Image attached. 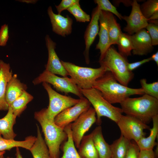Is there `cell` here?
Returning <instances> with one entry per match:
<instances>
[{"mask_svg": "<svg viewBox=\"0 0 158 158\" xmlns=\"http://www.w3.org/2000/svg\"><path fill=\"white\" fill-rule=\"evenodd\" d=\"M92 87L99 91L103 97L111 104H120L132 95L144 94L141 88H131L120 84L109 71L98 79Z\"/></svg>", "mask_w": 158, "mask_h": 158, "instance_id": "obj_1", "label": "cell"}, {"mask_svg": "<svg viewBox=\"0 0 158 158\" xmlns=\"http://www.w3.org/2000/svg\"><path fill=\"white\" fill-rule=\"evenodd\" d=\"M123 113L147 124L158 115V99L146 94L128 97L120 104Z\"/></svg>", "mask_w": 158, "mask_h": 158, "instance_id": "obj_2", "label": "cell"}, {"mask_svg": "<svg viewBox=\"0 0 158 158\" xmlns=\"http://www.w3.org/2000/svg\"><path fill=\"white\" fill-rule=\"evenodd\" d=\"M34 117L41 127L50 158H59L61 145L67 138L64 129L48 119L42 110L35 112Z\"/></svg>", "mask_w": 158, "mask_h": 158, "instance_id": "obj_3", "label": "cell"}, {"mask_svg": "<svg viewBox=\"0 0 158 158\" xmlns=\"http://www.w3.org/2000/svg\"><path fill=\"white\" fill-rule=\"evenodd\" d=\"M99 62L100 66L107 68L116 80L123 85L128 86L134 77L133 73L128 69V62L126 57L111 46L99 59Z\"/></svg>", "mask_w": 158, "mask_h": 158, "instance_id": "obj_4", "label": "cell"}, {"mask_svg": "<svg viewBox=\"0 0 158 158\" xmlns=\"http://www.w3.org/2000/svg\"><path fill=\"white\" fill-rule=\"evenodd\" d=\"M80 90L96 112L97 116L96 123L97 125L101 124L102 116L107 117L117 123L123 113L121 108L112 105L103 97L99 91L95 88L80 89Z\"/></svg>", "mask_w": 158, "mask_h": 158, "instance_id": "obj_5", "label": "cell"}, {"mask_svg": "<svg viewBox=\"0 0 158 158\" xmlns=\"http://www.w3.org/2000/svg\"><path fill=\"white\" fill-rule=\"evenodd\" d=\"M68 75L81 89L92 88L96 80L109 70L102 66L97 68L83 67L72 63L61 60Z\"/></svg>", "mask_w": 158, "mask_h": 158, "instance_id": "obj_6", "label": "cell"}, {"mask_svg": "<svg viewBox=\"0 0 158 158\" xmlns=\"http://www.w3.org/2000/svg\"><path fill=\"white\" fill-rule=\"evenodd\" d=\"M42 85L47 92L49 104L47 108L42 109L47 118L54 121L56 116L65 109L73 106L79 101L69 96L61 95L54 90L49 84L43 82Z\"/></svg>", "mask_w": 158, "mask_h": 158, "instance_id": "obj_7", "label": "cell"}, {"mask_svg": "<svg viewBox=\"0 0 158 158\" xmlns=\"http://www.w3.org/2000/svg\"><path fill=\"white\" fill-rule=\"evenodd\" d=\"M34 85L43 82L51 84L56 90L66 94L73 93L80 98L83 96L80 88L73 80L67 77H60L46 70L32 81Z\"/></svg>", "mask_w": 158, "mask_h": 158, "instance_id": "obj_8", "label": "cell"}, {"mask_svg": "<svg viewBox=\"0 0 158 158\" xmlns=\"http://www.w3.org/2000/svg\"><path fill=\"white\" fill-rule=\"evenodd\" d=\"M121 135L130 141L137 142L140 139L145 137V129L150 130V127L139 119L130 116L123 115L116 123Z\"/></svg>", "mask_w": 158, "mask_h": 158, "instance_id": "obj_9", "label": "cell"}, {"mask_svg": "<svg viewBox=\"0 0 158 158\" xmlns=\"http://www.w3.org/2000/svg\"><path fill=\"white\" fill-rule=\"evenodd\" d=\"M96 113L92 107L82 113L74 122L71 123V135L75 147L78 148L85 134L96 122Z\"/></svg>", "mask_w": 158, "mask_h": 158, "instance_id": "obj_10", "label": "cell"}, {"mask_svg": "<svg viewBox=\"0 0 158 158\" xmlns=\"http://www.w3.org/2000/svg\"><path fill=\"white\" fill-rule=\"evenodd\" d=\"M79 99L75 105L65 109L56 116L54 122L57 126L64 129L90 107L91 104L87 98L83 97Z\"/></svg>", "mask_w": 158, "mask_h": 158, "instance_id": "obj_11", "label": "cell"}, {"mask_svg": "<svg viewBox=\"0 0 158 158\" xmlns=\"http://www.w3.org/2000/svg\"><path fill=\"white\" fill-rule=\"evenodd\" d=\"M140 5L136 0H133L132 10L128 16H123V19L127 23L123 30L128 34L132 35L140 30L145 28L148 24V20L142 13Z\"/></svg>", "mask_w": 158, "mask_h": 158, "instance_id": "obj_12", "label": "cell"}, {"mask_svg": "<svg viewBox=\"0 0 158 158\" xmlns=\"http://www.w3.org/2000/svg\"><path fill=\"white\" fill-rule=\"evenodd\" d=\"M46 46L48 51V60L45 70L63 77H67L68 73L62 64L55 50L56 44L48 35L45 36Z\"/></svg>", "mask_w": 158, "mask_h": 158, "instance_id": "obj_13", "label": "cell"}, {"mask_svg": "<svg viewBox=\"0 0 158 158\" xmlns=\"http://www.w3.org/2000/svg\"><path fill=\"white\" fill-rule=\"evenodd\" d=\"M100 11L98 6L93 9L90 22L87 27L84 35L85 47L84 54L86 63L87 64L90 63L89 51L90 47L98 34L99 30V19Z\"/></svg>", "mask_w": 158, "mask_h": 158, "instance_id": "obj_14", "label": "cell"}, {"mask_svg": "<svg viewBox=\"0 0 158 158\" xmlns=\"http://www.w3.org/2000/svg\"><path fill=\"white\" fill-rule=\"evenodd\" d=\"M133 45L132 53L134 55H146L150 52L153 47L151 37L145 28L131 35Z\"/></svg>", "mask_w": 158, "mask_h": 158, "instance_id": "obj_15", "label": "cell"}, {"mask_svg": "<svg viewBox=\"0 0 158 158\" xmlns=\"http://www.w3.org/2000/svg\"><path fill=\"white\" fill-rule=\"evenodd\" d=\"M47 13L50 19L53 32L63 37L71 33L73 21L68 15L65 17L61 14L55 13L50 6L48 8Z\"/></svg>", "mask_w": 158, "mask_h": 158, "instance_id": "obj_16", "label": "cell"}, {"mask_svg": "<svg viewBox=\"0 0 158 158\" xmlns=\"http://www.w3.org/2000/svg\"><path fill=\"white\" fill-rule=\"evenodd\" d=\"M99 21L100 23V29L98 33L99 40L96 45V49L100 51L99 59H100L110 46L108 27L107 11H100Z\"/></svg>", "mask_w": 158, "mask_h": 158, "instance_id": "obj_17", "label": "cell"}, {"mask_svg": "<svg viewBox=\"0 0 158 158\" xmlns=\"http://www.w3.org/2000/svg\"><path fill=\"white\" fill-rule=\"evenodd\" d=\"M13 75L9 64L0 59V111H8L9 107L5 93L8 83Z\"/></svg>", "mask_w": 158, "mask_h": 158, "instance_id": "obj_18", "label": "cell"}, {"mask_svg": "<svg viewBox=\"0 0 158 158\" xmlns=\"http://www.w3.org/2000/svg\"><path fill=\"white\" fill-rule=\"evenodd\" d=\"M27 88V85L18 78L16 74L13 75L8 83L5 93L6 100L9 106L26 91Z\"/></svg>", "mask_w": 158, "mask_h": 158, "instance_id": "obj_19", "label": "cell"}, {"mask_svg": "<svg viewBox=\"0 0 158 158\" xmlns=\"http://www.w3.org/2000/svg\"><path fill=\"white\" fill-rule=\"evenodd\" d=\"M99 158H111L110 145L105 140L100 126L97 127L91 133Z\"/></svg>", "mask_w": 158, "mask_h": 158, "instance_id": "obj_20", "label": "cell"}, {"mask_svg": "<svg viewBox=\"0 0 158 158\" xmlns=\"http://www.w3.org/2000/svg\"><path fill=\"white\" fill-rule=\"evenodd\" d=\"M17 117L13 114L12 109L9 107L6 115L0 119V134L7 139L14 140L16 136L13 130Z\"/></svg>", "mask_w": 158, "mask_h": 158, "instance_id": "obj_21", "label": "cell"}, {"mask_svg": "<svg viewBox=\"0 0 158 158\" xmlns=\"http://www.w3.org/2000/svg\"><path fill=\"white\" fill-rule=\"evenodd\" d=\"M36 139L35 136L30 135L22 141L4 138L0 134V152L10 150L14 147H21L29 150Z\"/></svg>", "mask_w": 158, "mask_h": 158, "instance_id": "obj_22", "label": "cell"}, {"mask_svg": "<svg viewBox=\"0 0 158 158\" xmlns=\"http://www.w3.org/2000/svg\"><path fill=\"white\" fill-rule=\"evenodd\" d=\"M152 127L150 128V133L147 137L140 139L136 142L140 150H152L157 144L155 140L158 134V115L152 118Z\"/></svg>", "mask_w": 158, "mask_h": 158, "instance_id": "obj_23", "label": "cell"}, {"mask_svg": "<svg viewBox=\"0 0 158 158\" xmlns=\"http://www.w3.org/2000/svg\"><path fill=\"white\" fill-rule=\"evenodd\" d=\"M78 149L81 158H99L91 133L83 136Z\"/></svg>", "mask_w": 158, "mask_h": 158, "instance_id": "obj_24", "label": "cell"}, {"mask_svg": "<svg viewBox=\"0 0 158 158\" xmlns=\"http://www.w3.org/2000/svg\"><path fill=\"white\" fill-rule=\"evenodd\" d=\"M37 136L29 150L33 158H50L49 150L42 136L39 127L37 124Z\"/></svg>", "mask_w": 158, "mask_h": 158, "instance_id": "obj_25", "label": "cell"}, {"mask_svg": "<svg viewBox=\"0 0 158 158\" xmlns=\"http://www.w3.org/2000/svg\"><path fill=\"white\" fill-rule=\"evenodd\" d=\"M64 130L67 135V138L61 146L63 154L60 158H81L76 150L72 136L71 123L66 126Z\"/></svg>", "mask_w": 158, "mask_h": 158, "instance_id": "obj_26", "label": "cell"}, {"mask_svg": "<svg viewBox=\"0 0 158 158\" xmlns=\"http://www.w3.org/2000/svg\"><path fill=\"white\" fill-rule=\"evenodd\" d=\"M131 143L130 141L121 135L110 145L111 158H125Z\"/></svg>", "mask_w": 158, "mask_h": 158, "instance_id": "obj_27", "label": "cell"}, {"mask_svg": "<svg viewBox=\"0 0 158 158\" xmlns=\"http://www.w3.org/2000/svg\"><path fill=\"white\" fill-rule=\"evenodd\" d=\"M107 23L110 46L117 44L122 32L120 24L117 23L112 13L107 12Z\"/></svg>", "mask_w": 158, "mask_h": 158, "instance_id": "obj_28", "label": "cell"}, {"mask_svg": "<svg viewBox=\"0 0 158 158\" xmlns=\"http://www.w3.org/2000/svg\"><path fill=\"white\" fill-rule=\"evenodd\" d=\"M33 97L26 91L15 100L10 107L13 113L16 117H19L26 109L27 105L33 99Z\"/></svg>", "mask_w": 158, "mask_h": 158, "instance_id": "obj_29", "label": "cell"}, {"mask_svg": "<svg viewBox=\"0 0 158 158\" xmlns=\"http://www.w3.org/2000/svg\"><path fill=\"white\" fill-rule=\"evenodd\" d=\"M119 53L126 57L131 55L133 45L131 35L122 32L118 39V44Z\"/></svg>", "mask_w": 158, "mask_h": 158, "instance_id": "obj_30", "label": "cell"}, {"mask_svg": "<svg viewBox=\"0 0 158 158\" xmlns=\"http://www.w3.org/2000/svg\"><path fill=\"white\" fill-rule=\"evenodd\" d=\"M140 8L143 15L148 20L154 15L158 13V1L148 0L140 6Z\"/></svg>", "mask_w": 158, "mask_h": 158, "instance_id": "obj_31", "label": "cell"}, {"mask_svg": "<svg viewBox=\"0 0 158 158\" xmlns=\"http://www.w3.org/2000/svg\"><path fill=\"white\" fill-rule=\"evenodd\" d=\"M67 10L73 15L77 22L85 23L90 21L91 18L90 15L82 9L79 2L74 4Z\"/></svg>", "mask_w": 158, "mask_h": 158, "instance_id": "obj_32", "label": "cell"}, {"mask_svg": "<svg viewBox=\"0 0 158 158\" xmlns=\"http://www.w3.org/2000/svg\"><path fill=\"white\" fill-rule=\"evenodd\" d=\"M144 94H146L158 99V82L148 83L146 79L142 78L140 81Z\"/></svg>", "mask_w": 158, "mask_h": 158, "instance_id": "obj_33", "label": "cell"}, {"mask_svg": "<svg viewBox=\"0 0 158 158\" xmlns=\"http://www.w3.org/2000/svg\"><path fill=\"white\" fill-rule=\"evenodd\" d=\"M94 2L97 4L101 10L108 12L116 15L120 20L122 16L117 11L116 8L108 0H95Z\"/></svg>", "mask_w": 158, "mask_h": 158, "instance_id": "obj_34", "label": "cell"}, {"mask_svg": "<svg viewBox=\"0 0 158 158\" xmlns=\"http://www.w3.org/2000/svg\"><path fill=\"white\" fill-rule=\"evenodd\" d=\"M145 29L151 37L153 46L157 45L158 44V20H148V24Z\"/></svg>", "mask_w": 158, "mask_h": 158, "instance_id": "obj_35", "label": "cell"}, {"mask_svg": "<svg viewBox=\"0 0 158 158\" xmlns=\"http://www.w3.org/2000/svg\"><path fill=\"white\" fill-rule=\"evenodd\" d=\"M79 0H62L60 4L55 5L58 14H61V12L65 10H67L74 4L79 2Z\"/></svg>", "mask_w": 158, "mask_h": 158, "instance_id": "obj_36", "label": "cell"}, {"mask_svg": "<svg viewBox=\"0 0 158 158\" xmlns=\"http://www.w3.org/2000/svg\"><path fill=\"white\" fill-rule=\"evenodd\" d=\"M9 38L8 27V25H2L0 29V46L6 45Z\"/></svg>", "mask_w": 158, "mask_h": 158, "instance_id": "obj_37", "label": "cell"}, {"mask_svg": "<svg viewBox=\"0 0 158 158\" xmlns=\"http://www.w3.org/2000/svg\"><path fill=\"white\" fill-rule=\"evenodd\" d=\"M140 150L135 142H131L125 158H138Z\"/></svg>", "mask_w": 158, "mask_h": 158, "instance_id": "obj_38", "label": "cell"}, {"mask_svg": "<svg viewBox=\"0 0 158 158\" xmlns=\"http://www.w3.org/2000/svg\"><path fill=\"white\" fill-rule=\"evenodd\" d=\"M151 60H152L150 57L139 61L132 63H128L127 64L128 69L130 71H132L143 64L148 62Z\"/></svg>", "mask_w": 158, "mask_h": 158, "instance_id": "obj_39", "label": "cell"}, {"mask_svg": "<svg viewBox=\"0 0 158 158\" xmlns=\"http://www.w3.org/2000/svg\"><path fill=\"white\" fill-rule=\"evenodd\" d=\"M154 157V153L153 150H140L138 158H153Z\"/></svg>", "mask_w": 158, "mask_h": 158, "instance_id": "obj_40", "label": "cell"}, {"mask_svg": "<svg viewBox=\"0 0 158 158\" xmlns=\"http://www.w3.org/2000/svg\"><path fill=\"white\" fill-rule=\"evenodd\" d=\"M118 2H123L124 4L126 6H131L133 4V1L131 0H116Z\"/></svg>", "mask_w": 158, "mask_h": 158, "instance_id": "obj_41", "label": "cell"}, {"mask_svg": "<svg viewBox=\"0 0 158 158\" xmlns=\"http://www.w3.org/2000/svg\"><path fill=\"white\" fill-rule=\"evenodd\" d=\"M152 60H153L156 63L157 66L158 65V52L157 51L153 54L151 57Z\"/></svg>", "mask_w": 158, "mask_h": 158, "instance_id": "obj_42", "label": "cell"}, {"mask_svg": "<svg viewBox=\"0 0 158 158\" xmlns=\"http://www.w3.org/2000/svg\"><path fill=\"white\" fill-rule=\"evenodd\" d=\"M16 158H23L18 147H16Z\"/></svg>", "mask_w": 158, "mask_h": 158, "instance_id": "obj_43", "label": "cell"}, {"mask_svg": "<svg viewBox=\"0 0 158 158\" xmlns=\"http://www.w3.org/2000/svg\"><path fill=\"white\" fill-rule=\"evenodd\" d=\"M5 153V151L0 152V156L4 154Z\"/></svg>", "mask_w": 158, "mask_h": 158, "instance_id": "obj_44", "label": "cell"}, {"mask_svg": "<svg viewBox=\"0 0 158 158\" xmlns=\"http://www.w3.org/2000/svg\"><path fill=\"white\" fill-rule=\"evenodd\" d=\"M0 158H4V154L0 156Z\"/></svg>", "mask_w": 158, "mask_h": 158, "instance_id": "obj_45", "label": "cell"}, {"mask_svg": "<svg viewBox=\"0 0 158 158\" xmlns=\"http://www.w3.org/2000/svg\"><path fill=\"white\" fill-rule=\"evenodd\" d=\"M7 158H13L9 157H7Z\"/></svg>", "mask_w": 158, "mask_h": 158, "instance_id": "obj_46", "label": "cell"}, {"mask_svg": "<svg viewBox=\"0 0 158 158\" xmlns=\"http://www.w3.org/2000/svg\"><path fill=\"white\" fill-rule=\"evenodd\" d=\"M155 158V157H154V158Z\"/></svg>", "mask_w": 158, "mask_h": 158, "instance_id": "obj_47", "label": "cell"}]
</instances>
